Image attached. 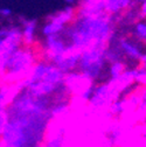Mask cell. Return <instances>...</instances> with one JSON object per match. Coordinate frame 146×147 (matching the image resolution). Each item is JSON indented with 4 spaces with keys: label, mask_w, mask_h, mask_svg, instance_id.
<instances>
[{
    "label": "cell",
    "mask_w": 146,
    "mask_h": 147,
    "mask_svg": "<svg viewBox=\"0 0 146 147\" xmlns=\"http://www.w3.org/2000/svg\"><path fill=\"white\" fill-rule=\"evenodd\" d=\"M64 137H66L64 128L60 127L55 133H53V134H50L49 137L46 138L45 147H63V145H64Z\"/></svg>",
    "instance_id": "13"
},
{
    "label": "cell",
    "mask_w": 146,
    "mask_h": 147,
    "mask_svg": "<svg viewBox=\"0 0 146 147\" xmlns=\"http://www.w3.org/2000/svg\"><path fill=\"white\" fill-rule=\"evenodd\" d=\"M116 25L107 14L84 15L77 14L63 32L69 43L82 51L91 46H105L114 34Z\"/></svg>",
    "instance_id": "1"
},
{
    "label": "cell",
    "mask_w": 146,
    "mask_h": 147,
    "mask_svg": "<svg viewBox=\"0 0 146 147\" xmlns=\"http://www.w3.org/2000/svg\"><path fill=\"white\" fill-rule=\"evenodd\" d=\"M8 120V115H7V107L0 106V138H1V134L5 130V126L7 124Z\"/></svg>",
    "instance_id": "16"
},
{
    "label": "cell",
    "mask_w": 146,
    "mask_h": 147,
    "mask_svg": "<svg viewBox=\"0 0 146 147\" xmlns=\"http://www.w3.org/2000/svg\"><path fill=\"white\" fill-rule=\"evenodd\" d=\"M71 5H67L63 9L57 11L47 16V21L43 24L41 33L45 38L53 35L62 34L66 28L75 20V16L77 13L76 3L74 1H68Z\"/></svg>",
    "instance_id": "4"
},
{
    "label": "cell",
    "mask_w": 146,
    "mask_h": 147,
    "mask_svg": "<svg viewBox=\"0 0 146 147\" xmlns=\"http://www.w3.org/2000/svg\"><path fill=\"white\" fill-rule=\"evenodd\" d=\"M11 32V27L9 28H0V42L4 41L7 36L9 35Z\"/></svg>",
    "instance_id": "18"
},
{
    "label": "cell",
    "mask_w": 146,
    "mask_h": 147,
    "mask_svg": "<svg viewBox=\"0 0 146 147\" xmlns=\"http://www.w3.org/2000/svg\"><path fill=\"white\" fill-rule=\"evenodd\" d=\"M90 84H91V82L88 81L77 70L68 74V75H66V77H64V86L70 95H72V94L80 95Z\"/></svg>",
    "instance_id": "9"
},
{
    "label": "cell",
    "mask_w": 146,
    "mask_h": 147,
    "mask_svg": "<svg viewBox=\"0 0 146 147\" xmlns=\"http://www.w3.org/2000/svg\"><path fill=\"white\" fill-rule=\"evenodd\" d=\"M36 30H38V21L36 20H25L22 22L21 35L22 43L26 47H33L36 42Z\"/></svg>",
    "instance_id": "10"
},
{
    "label": "cell",
    "mask_w": 146,
    "mask_h": 147,
    "mask_svg": "<svg viewBox=\"0 0 146 147\" xmlns=\"http://www.w3.org/2000/svg\"><path fill=\"white\" fill-rule=\"evenodd\" d=\"M80 57H81V51L77 50L75 47H71L67 53H64L61 56L53 59L49 62L56 68H59L64 75H68V74L77 70Z\"/></svg>",
    "instance_id": "8"
},
{
    "label": "cell",
    "mask_w": 146,
    "mask_h": 147,
    "mask_svg": "<svg viewBox=\"0 0 146 147\" xmlns=\"http://www.w3.org/2000/svg\"><path fill=\"white\" fill-rule=\"evenodd\" d=\"M38 61V55L33 47L22 46L9 57L1 81L8 84H19L29 75L30 70Z\"/></svg>",
    "instance_id": "3"
},
{
    "label": "cell",
    "mask_w": 146,
    "mask_h": 147,
    "mask_svg": "<svg viewBox=\"0 0 146 147\" xmlns=\"http://www.w3.org/2000/svg\"><path fill=\"white\" fill-rule=\"evenodd\" d=\"M125 105L124 103H120L118 100H112V103L109 105V110H107V115L112 119H118L122 117V115L124 113L125 110Z\"/></svg>",
    "instance_id": "15"
},
{
    "label": "cell",
    "mask_w": 146,
    "mask_h": 147,
    "mask_svg": "<svg viewBox=\"0 0 146 147\" xmlns=\"http://www.w3.org/2000/svg\"><path fill=\"white\" fill-rule=\"evenodd\" d=\"M43 60L46 61H51L53 59H55L57 56H61L64 53H67L72 46L69 43L64 34H57L45 38L43 41Z\"/></svg>",
    "instance_id": "6"
},
{
    "label": "cell",
    "mask_w": 146,
    "mask_h": 147,
    "mask_svg": "<svg viewBox=\"0 0 146 147\" xmlns=\"http://www.w3.org/2000/svg\"><path fill=\"white\" fill-rule=\"evenodd\" d=\"M143 125H145L146 126V116L144 117V119H143Z\"/></svg>",
    "instance_id": "19"
},
{
    "label": "cell",
    "mask_w": 146,
    "mask_h": 147,
    "mask_svg": "<svg viewBox=\"0 0 146 147\" xmlns=\"http://www.w3.org/2000/svg\"><path fill=\"white\" fill-rule=\"evenodd\" d=\"M132 38L146 42V15H141L139 19L130 27L129 34Z\"/></svg>",
    "instance_id": "11"
},
{
    "label": "cell",
    "mask_w": 146,
    "mask_h": 147,
    "mask_svg": "<svg viewBox=\"0 0 146 147\" xmlns=\"http://www.w3.org/2000/svg\"><path fill=\"white\" fill-rule=\"evenodd\" d=\"M4 147H12V146H7V145H4Z\"/></svg>",
    "instance_id": "21"
},
{
    "label": "cell",
    "mask_w": 146,
    "mask_h": 147,
    "mask_svg": "<svg viewBox=\"0 0 146 147\" xmlns=\"http://www.w3.org/2000/svg\"><path fill=\"white\" fill-rule=\"evenodd\" d=\"M105 46H91L81 51L77 71L91 83H112L107 76L109 62L105 59Z\"/></svg>",
    "instance_id": "2"
},
{
    "label": "cell",
    "mask_w": 146,
    "mask_h": 147,
    "mask_svg": "<svg viewBox=\"0 0 146 147\" xmlns=\"http://www.w3.org/2000/svg\"><path fill=\"white\" fill-rule=\"evenodd\" d=\"M22 46H24V43H22L21 28L11 27L9 35L3 42H0V80L4 76L6 64L9 60V57L12 56V54L15 53Z\"/></svg>",
    "instance_id": "5"
},
{
    "label": "cell",
    "mask_w": 146,
    "mask_h": 147,
    "mask_svg": "<svg viewBox=\"0 0 146 147\" xmlns=\"http://www.w3.org/2000/svg\"><path fill=\"white\" fill-rule=\"evenodd\" d=\"M120 136H122V130H120V127L117 126V125L110 126L105 131V138L107 140L109 146H111V147H116L117 142L119 141Z\"/></svg>",
    "instance_id": "14"
},
{
    "label": "cell",
    "mask_w": 146,
    "mask_h": 147,
    "mask_svg": "<svg viewBox=\"0 0 146 147\" xmlns=\"http://www.w3.org/2000/svg\"><path fill=\"white\" fill-rule=\"evenodd\" d=\"M0 147H4V142H3L1 138H0Z\"/></svg>",
    "instance_id": "20"
},
{
    "label": "cell",
    "mask_w": 146,
    "mask_h": 147,
    "mask_svg": "<svg viewBox=\"0 0 146 147\" xmlns=\"http://www.w3.org/2000/svg\"><path fill=\"white\" fill-rule=\"evenodd\" d=\"M116 83H98L95 84L94 92L90 100L88 102L90 106L95 109H101L105 105H110L115 99L118 89L116 88Z\"/></svg>",
    "instance_id": "7"
},
{
    "label": "cell",
    "mask_w": 146,
    "mask_h": 147,
    "mask_svg": "<svg viewBox=\"0 0 146 147\" xmlns=\"http://www.w3.org/2000/svg\"><path fill=\"white\" fill-rule=\"evenodd\" d=\"M13 85L0 80V106L7 107L15 95H12Z\"/></svg>",
    "instance_id": "12"
},
{
    "label": "cell",
    "mask_w": 146,
    "mask_h": 147,
    "mask_svg": "<svg viewBox=\"0 0 146 147\" xmlns=\"http://www.w3.org/2000/svg\"><path fill=\"white\" fill-rule=\"evenodd\" d=\"M12 8L11 7H7V6H5V7H0V15L1 16H4V18H8V16H11L12 15Z\"/></svg>",
    "instance_id": "17"
}]
</instances>
